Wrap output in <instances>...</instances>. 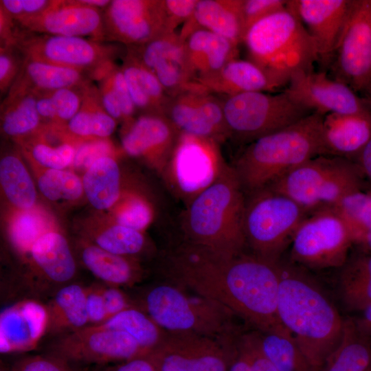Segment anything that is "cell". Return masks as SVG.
<instances>
[{"label":"cell","mask_w":371,"mask_h":371,"mask_svg":"<svg viewBox=\"0 0 371 371\" xmlns=\"http://www.w3.org/2000/svg\"><path fill=\"white\" fill-rule=\"evenodd\" d=\"M371 139V107L356 113H332L322 124L323 153L355 161Z\"/></svg>","instance_id":"obj_24"},{"label":"cell","mask_w":371,"mask_h":371,"mask_svg":"<svg viewBox=\"0 0 371 371\" xmlns=\"http://www.w3.org/2000/svg\"><path fill=\"white\" fill-rule=\"evenodd\" d=\"M265 356L278 371H312L291 333L283 326L268 332L258 331Z\"/></svg>","instance_id":"obj_37"},{"label":"cell","mask_w":371,"mask_h":371,"mask_svg":"<svg viewBox=\"0 0 371 371\" xmlns=\"http://www.w3.org/2000/svg\"><path fill=\"white\" fill-rule=\"evenodd\" d=\"M242 5L243 0H198L179 33L181 39L183 42L193 32L205 30L238 46L245 35Z\"/></svg>","instance_id":"obj_26"},{"label":"cell","mask_w":371,"mask_h":371,"mask_svg":"<svg viewBox=\"0 0 371 371\" xmlns=\"http://www.w3.org/2000/svg\"><path fill=\"white\" fill-rule=\"evenodd\" d=\"M36 133L38 136L33 138L31 143L26 144L31 157L36 162L54 170H63L73 163L77 148L73 140L53 145L45 140L41 133L42 137L38 131Z\"/></svg>","instance_id":"obj_45"},{"label":"cell","mask_w":371,"mask_h":371,"mask_svg":"<svg viewBox=\"0 0 371 371\" xmlns=\"http://www.w3.org/2000/svg\"><path fill=\"white\" fill-rule=\"evenodd\" d=\"M10 369L11 371H74L69 361L49 352L20 358Z\"/></svg>","instance_id":"obj_48"},{"label":"cell","mask_w":371,"mask_h":371,"mask_svg":"<svg viewBox=\"0 0 371 371\" xmlns=\"http://www.w3.org/2000/svg\"><path fill=\"white\" fill-rule=\"evenodd\" d=\"M120 67L137 112L140 114L164 115L170 98L155 74L126 48Z\"/></svg>","instance_id":"obj_29"},{"label":"cell","mask_w":371,"mask_h":371,"mask_svg":"<svg viewBox=\"0 0 371 371\" xmlns=\"http://www.w3.org/2000/svg\"><path fill=\"white\" fill-rule=\"evenodd\" d=\"M102 371H158L149 355L122 361Z\"/></svg>","instance_id":"obj_58"},{"label":"cell","mask_w":371,"mask_h":371,"mask_svg":"<svg viewBox=\"0 0 371 371\" xmlns=\"http://www.w3.org/2000/svg\"><path fill=\"white\" fill-rule=\"evenodd\" d=\"M238 341L249 363V371H278L262 352L258 332L240 333Z\"/></svg>","instance_id":"obj_51"},{"label":"cell","mask_w":371,"mask_h":371,"mask_svg":"<svg viewBox=\"0 0 371 371\" xmlns=\"http://www.w3.org/2000/svg\"><path fill=\"white\" fill-rule=\"evenodd\" d=\"M366 100H368V103L371 106V90L368 91L366 94H365V97Z\"/></svg>","instance_id":"obj_63"},{"label":"cell","mask_w":371,"mask_h":371,"mask_svg":"<svg viewBox=\"0 0 371 371\" xmlns=\"http://www.w3.org/2000/svg\"><path fill=\"white\" fill-rule=\"evenodd\" d=\"M109 74L120 103L123 122H128L135 117L137 111L131 98L120 65L113 64Z\"/></svg>","instance_id":"obj_54"},{"label":"cell","mask_w":371,"mask_h":371,"mask_svg":"<svg viewBox=\"0 0 371 371\" xmlns=\"http://www.w3.org/2000/svg\"><path fill=\"white\" fill-rule=\"evenodd\" d=\"M86 310L88 326L100 325L108 319L101 284L87 286Z\"/></svg>","instance_id":"obj_55"},{"label":"cell","mask_w":371,"mask_h":371,"mask_svg":"<svg viewBox=\"0 0 371 371\" xmlns=\"http://www.w3.org/2000/svg\"><path fill=\"white\" fill-rule=\"evenodd\" d=\"M323 117L313 112L247 144L232 166L245 194L268 187L306 161L324 155Z\"/></svg>","instance_id":"obj_4"},{"label":"cell","mask_w":371,"mask_h":371,"mask_svg":"<svg viewBox=\"0 0 371 371\" xmlns=\"http://www.w3.org/2000/svg\"><path fill=\"white\" fill-rule=\"evenodd\" d=\"M339 290L345 308L361 313L371 306V252L361 251L349 255L340 268Z\"/></svg>","instance_id":"obj_34"},{"label":"cell","mask_w":371,"mask_h":371,"mask_svg":"<svg viewBox=\"0 0 371 371\" xmlns=\"http://www.w3.org/2000/svg\"><path fill=\"white\" fill-rule=\"evenodd\" d=\"M103 18L106 41L126 47L141 45L169 33L163 0H113Z\"/></svg>","instance_id":"obj_17"},{"label":"cell","mask_w":371,"mask_h":371,"mask_svg":"<svg viewBox=\"0 0 371 371\" xmlns=\"http://www.w3.org/2000/svg\"><path fill=\"white\" fill-rule=\"evenodd\" d=\"M93 240V244L109 252L133 258L146 247L142 232L119 224L94 234Z\"/></svg>","instance_id":"obj_42"},{"label":"cell","mask_w":371,"mask_h":371,"mask_svg":"<svg viewBox=\"0 0 371 371\" xmlns=\"http://www.w3.org/2000/svg\"><path fill=\"white\" fill-rule=\"evenodd\" d=\"M198 0H163L166 16V27L168 32H174L175 29L192 16Z\"/></svg>","instance_id":"obj_53"},{"label":"cell","mask_w":371,"mask_h":371,"mask_svg":"<svg viewBox=\"0 0 371 371\" xmlns=\"http://www.w3.org/2000/svg\"><path fill=\"white\" fill-rule=\"evenodd\" d=\"M267 188L289 196L310 214L333 208L348 194L366 188L355 161L325 155L306 161Z\"/></svg>","instance_id":"obj_7"},{"label":"cell","mask_w":371,"mask_h":371,"mask_svg":"<svg viewBox=\"0 0 371 371\" xmlns=\"http://www.w3.org/2000/svg\"><path fill=\"white\" fill-rule=\"evenodd\" d=\"M245 196L243 228L246 246L258 256L280 261L310 213L289 196L268 188Z\"/></svg>","instance_id":"obj_8"},{"label":"cell","mask_w":371,"mask_h":371,"mask_svg":"<svg viewBox=\"0 0 371 371\" xmlns=\"http://www.w3.org/2000/svg\"><path fill=\"white\" fill-rule=\"evenodd\" d=\"M354 0H291V4L313 39L319 61L328 65Z\"/></svg>","instance_id":"obj_22"},{"label":"cell","mask_w":371,"mask_h":371,"mask_svg":"<svg viewBox=\"0 0 371 371\" xmlns=\"http://www.w3.org/2000/svg\"><path fill=\"white\" fill-rule=\"evenodd\" d=\"M100 325L127 333L150 354L160 344L167 333L137 306L124 310Z\"/></svg>","instance_id":"obj_39"},{"label":"cell","mask_w":371,"mask_h":371,"mask_svg":"<svg viewBox=\"0 0 371 371\" xmlns=\"http://www.w3.org/2000/svg\"><path fill=\"white\" fill-rule=\"evenodd\" d=\"M117 121L104 108L98 87L92 81L82 88V102L78 113L64 128L72 138L85 141L104 139L116 128Z\"/></svg>","instance_id":"obj_32"},{"label":"cell","mask_w":371,"mask_h":371,"mask_svg":"<svg viewBox=\"0 0 371 371\" xmlns=\"http://www.w3.org/2000/svg\"><path fill=\"white\" fill-rule=\"evenodd\" d=\"M209 91H190L170 98L164 115L182 133L221 142L229 139L222 98Z\"/></svg>","instance_id":"obj_20"},{"label":"cell","mask_w":371,"mask_h":371,"mask_svg":"<svg viewBox=\"0 0 371 371\" xmlns=\"http://www.w3.org/2000/svg\"><path fill=\"white\" fill-rule=\"evenodd\" d=\"M51 2L52 0H1L0 7L19 23L40 14Z\"/></svg>","instance_id":"obj_52"},{"label":"cell","mask_w":371,"mask_h":371,"mask_svg":"<svg viewBox=\"0 0 371 371\" xmlns=\"http://www.w3.org/2000/svg\"><path fill=\"white\" fill-rule=\"evenodd\" d=\"M113 152V145L107 138L84 141L77 146L72 164L76 168L86 171L98 159L112 156Z\"/></svg>","instance_id":"obj_49"},{"label":"cell","mask_w":371,"mask_h":371,"mask_svg":"<svg viewBox=\"0 0 371 371\" xmlns=\"http://www.w3.org/2000/svg\"><path fill=\"white\" fill-rule=\"evenodd\" d=\"M16 23L27 32L106 42L103 10L81 5L76 0H52L42 12Z\"/></svg>","instance_id":"obj_19"},{"label":"cell","mask_w":371,"mask_h":371,"mask_svg":"<svg viewBox=\"0 0 371 371\" xmlns=\"http://www.w3.org/2000/svg\"><path fill=\"white\" fill-rule=\"evenodd\" d=\"M0 371H11V370H10V369H8L6 367H5V366L2 365V363H1Z\"/></svg>","instance_id":"obj_64"},{"label":"cell","mask_w":371,"mask_h":371,"mask_svg":"<svg viewBox=\"0 0 371 371\" xmlns=\"http://www.w3.org/2000/svg\"><path fill=\"white\" fill-rule=\"evenodd\" d=\"M42 126L36 106V92L10 89L1 103V128L3 134L23 141Z\"/></svg>","instance_id":"obj_33"},{"label":"cell","mask_w":371,"mask_h":371,"mask_svg":"<svg viewBox=\"0 0 371 371\" xmlns=\"http://www.w3.org/2000/svg\"><path fill=\"white\" fill-rule=\"evenodd\" d=\"M352 319L359 333L371 339V306L360 313L358 317Z\"/></svg>","instance_id":"obj_60"},{"label":"cell","mask_w":371,"mask_h":371,"mask_svg":"<svg viewBox=\"0 0 371 371\" xmlns=\"http://www.w3.org/2000/svg\"><path fill=\"white\" fill-rule=\"evenodd\" d=\"M190 296L180 287L159 284L146 289L137 307L168 332L190 333L224 338L238 333L235 315L222 305L196 294Z\"/></svg>","instance_id":"obj_6"},{"label":"cell","mask_w":371,"mask_h":371,"mask_svg":"<svg viewBox=\"0 0 371 371\" xmlns=\"http://www.w3.org/2000/svg\"><path fill=\"white\" fill-rule=\"evenodd\" d=\"M368 190L371 191V139L354 161Z\"/></svg>","instance_id":"obj_59"},{"label":"cell","mask_w":371,"mask_h":371,"mask_svg":"<svg viewBox=\"0 0 371 371\" xmlns=\"http://www.w3.org/2000/svg\"><path fill=\"white\" fill-rule=\"evenodd\" d=\"M289 1L286 0H243L242 13L245 34L258 21L285 9Z\"/></svg>","instance_id":"obj_50"},{"label":"cell","mask_w":371,"mask_h":371,"mask_svg":"<svg viewBox=\"0 0 371 371\" xmlns=\"http://www.w3.org/2000/svg\"><path fill=\"white\" fill-rule=\"evenodd\" d=\"M76 1L81 5L104 10L111 3L110 0H76Z\"/></svg>","instance_id":"obj_61"},{"label":"cell","mask_w":371,"mask_h":371,"mask_svg":"<svg viewBox=\"0 0 371 371\" xmlns=\"http://www.w3.org/2000/svg\"><path fill=\"white\" fill-rule=\"evenodd\" d=\"M333 208L348 227L353 244L359 246L371 225V191L367 188L355 190Z\"/></svg>","instance_id":"obj_41"},{"label":"cell","mask_w":371,"mask_h":371,"mask_svg":"<svg viewBox=\"0 0 371 371\" xmlns=\"http://www.w3.org/2000/svg\"><path fill=\"white\" fill-rule=\"evenodd\" d=\"M91 81L84 71L24 58L21 71L10 89L49 91L80 87Z\"/></svg>","instance_id":"obj_31"},{"label":"cell","mask_w":371,"mask_h":371,"mask_svg":"<svg viewBox=\"0 0 371 371\" xmlns=\"http://www.w3.org/2000/svg\"><path fill=\"white\" fill-rule=\"evenodd\" d=\"M80 258L86 268L106 285L130 287L143 277L135 258L112 254L93 243L82 244Z\"/></svg>","instance_id":"obj_30"},{"label":"cell","mask_w":371,"mask_h":371,"mask_svg":"<svg viewBox=\"0 0 371 371\" xmlns=\"http://www.w3.org/2000/svg\"><path fill=\"white\" fill-rule=\"evenodd\" d=\"M87 286L71 282L60 288L46 303L47 335L53 338L89 326L86 310Z\"/></svg>","instance_id":"obj_28"},{"label":"cell","mask_w":371,"mask_h":371,"mask_svg":"<svg viewBox=\"0 0 371 371\" xmlns=\"http://www.w3.org/2000/svg\"><path fill=\"white\" fill-rule=\"evenodd\" d=\"M49 231L41 213L30 209L21 210L14 216L10 227V237L21 254H27L33 244Z\"/></svg>","instance_id":"obj_43"},{"label":"cell","mask_w":371,"mask_h":371,"mask_svg":"<svg viewBox=\"0 0 371 371\" xmlns=\"http://www.w3.org/2000/svg\"><path fill=\"white\" fill-rule=\"evenodd\" d=\"M229 138L247 145L313 113L280 93L247 92L222 98Z\"/></svg>","instance_id":"obj_9"},{"label":"cell","mask_w":371,"mask_h":371,"mask_svg":"<svg viewBox=\"0 0 371 371\" xmlns=\"http://www.w3.org/2000/svg\"><path fill=\"white\" fill-rule=\"evenodd\" d=\"M219 142L186 133H180L164 170L168 184L187 203L211 186L227 164Z\"/></svg>","instance_id":"obj_12"},{"label":"cell","mask_w":371,"mask_h":371,"mask_svg":"<svg viewBox=\"0 0 371 371\" xmlns=\"http://www.w3.org/2000/svg\"><path fill=\"white\" fill-rule=\"evenodd\" d=\"M18 30L16 21L0 7V47L14 46Z\"/></svg>","instance_id":"obj_57"},{"label":"cell","mask_w":371,"mask_h":371,"mask_svg":"<svg viewBox=\"0 0 371 371\" xmlns=\"http://www.w3.org/2000/svg\"><path fill=\"white\" fill-rule=\"evenodd\" d=\"M0 182L8 199L21 210H30L36 201L34 183L21 160L14 155L0 161Z\"/></svg>","instance_id":"obj_40"},{"label":"cell","mask_w":371,"mask_h":371,"mask_svg":"<svg viewBox=\"0 0 371 371\" xmlns=\"http://www.w3.org/2000/svg\"><path fill=\"white\" fill-rule=\"evenodd\" d=\"M84 86L36 91L37 111L42 123L45 122V126L65 127L81 106Z\"/></svg>","instance_id":"obj_38"},{"label":"cell","mask_w":371,"mask_h":371,"mask_svg":"<svg viewBox=\"0 0 371 371\" xmlns=\"http://www.w3.org/2000/svg\"><path fill=\"white\" fill-rule=\"evenodd\" d=\"M359 246L361 249L371 252V225L366 231Z\"/></svg>","instance_id":"obj_62"},{"label":"cell","mask_w":371,"mask_h":371,"mask_svg":"<svg viewBox=\"0 0 371 371\" xmlns=\"http://www.w3.org/2000/svg\"><path fill=\"white\" fill-rule=\"evenodd\" d=\"M247 59L287 87L293 74L313 70L319 61L315 43L293 10L287 7L254 24L243 43Z\"/></svg>","instance_id":"obj_5"},{"label":"cell","mask_w":371,"mask_h":371,"mask_svg":"<svg viewBox=\"0 0 371 371\" xmlns=\"http://www.w3.org/2000/svg\"><path fill=\"white\" fill-rule=\"evenodd\" d=\"M153 211L146 200L128 195L122 201L115 212L117 224L142 232L151 223Z\"/></svg>","instance_id":"obj_46"},{"label":"cell","mask_w":371,"mask_h":371,"mask_svg":"<svg viewBox=\"0 0 371 371\" xmlns=\"http://www.w3.org/2000/svg\"><path fill=\"white\" fill-rule=\"evenodd\" d=\"M333 79L364 95L371 90V0H354L328 64Z\"/></svg>","instance_id":"obj_14"},{"label":"cell","mask_w":371,"mask_h":371,"mask_svg":"<svg viewBox=\"0 0 371 371\" xmlns=\"http://www.w3.org/2000/svg\"><path fill=\"white\" fill-rule=\"evenodd\" d=\"M353 244L346 223L334 208L309 214L293 235L292 263L311 269L341 268Z\"/></svg>","instance_id":"obj_10"},{"label":"cell","mask_w":371,"mask_h":371,"mask_svg":"<svg viewBox=\"0 0 371 371\" xmlns=\"http://www.w3.org/2000/svg\"><path fill=\"white\" fill-rule=\"evenodd\" d=\"M278 315L312 371H319L339 346L346 320L315 283L293 263L280 262Z\"/></svg>","instance_id":"obj_2"},{"label":"cell","mask_w":371,"mask_h":371,"mask_svg":"<svg viewBox=\"0 0 371 371\" xmlns=\"http://www.w3.org/2000/svg\"><path fill=\"white\" fill-rule=\"evenodd\" d=\"M14 46L24 58L74 68L85 72L90 78L97 70L115 62L122 52L116 43L34 33L19 27Z\"/></svg>","instance_id":"obj_11"},{"label":"cell","mask_w":371,"mask_h":371,"mask_svg":"<svg viewBox=\"0 0 371 371\" xmlns=\"http://www.w3.org/2000/svg\"><path fill=\"white\" fill-rule=\"evenodd\" d=\"M38 187L51 201H74L79 199L84 191L82 180L73 172L63 170H47L39 177Z\"/></svg>","instance_id":"obj_44"},{"label":"cell","mask_w":371,"mask_h":371,"mask_svg":"<svg viewBox=\"0 0 371 371\" xmlns=\"http://www.w3.org/2000/svg\"><path fill=\"white\" fill-rule=\"evenodd\" d=\"M82 182L88 201L98 210L111 207L120 198V168L112 156L95 161L85 171Z\"/></svg>","instance_id":"obj_35"},{"label":"cell","mask_w":371,"mask_h":371,"mask_svg":"<svg viewBox=\"0 0 371 371\" xmlns=\"http://www.w3.org/2000/svg\"><path fill=\"white\" fill-rule=\"evenodd\" d=\"M319 371H371V339L359 333L352 318L346 319L339 346Z\"/></svg>","instance_id":"obj_36"},{"label":"cell","mask_w":371,"mask_h":371,"mask_svg":"<svg viewBox=\"0 0 371 371\" xmlns=\"http://www.w3.org/2000/svg\"><path fill=\"white\" fill-rule=\"evenodd\" d=\"M24 61L15 46L0 47V93L6 95L18 78Z\"/></svg>","instance_id":"obj_47"},{"label":"cell","mask_w":371,"mask_h":371,"mask_svg":"<svg viewBox=\"0 0 371 371\" xmlns=\"http://www.w3.org/2000/svg\"><path fill=\"white\" fill-rule=\"evenodd\" d=\"M162 265L172 283L222 305L258 331L282 326L277 308L280 261L253 253L227 256L183 240L167 251Z\"/></svg>","instance_id":"obj_1"},{"label":"cell","mask_w":371,"mask_h":371,"mask_svg":"<svg viewBox=\"0 0 371 371\" xmlns=\"http://www.w3.org/2000/svg\"><path fill=\"white\" fill-rule=\"evenodd\" d=\"M124 124L121 139L124 152L164 171L181 133L161 114H139Z\"/></svg>","instance_id":"obj_21"},{"label":"cell","mask_w":371,"mask_h":371,"mask_svg":"<svg viewBox=\"0 0 371 371\" xmlns=\"http://www.w3.org/2000/svg\"><path fill=\"white\" fill-rule=\"evenodd\" d=\"M27 254L32 269L21 281L20 288L29 298L51 297L60 288L71 283L76 276V264L69 245L57 232L50 230L43 234Z\"/></svg>","instance_id":"obj_16"},{"label":"cell","mask_w":371,"mask_h":371,"mask_svg":"<svg viewBox=\"0 0 371 371\" xmlns=\"http://www.w3.org/2000/svg\"><path fill=\"white\" fill-rule=\"evenodd\" d=\"M48 352L71 363L89 364L122 362L150 355L127 333L100 325L54 337Z\"/></svg>","instance_id":"obj_15"},{"label":"cell","mask_w":371,"mask_h":371,"mask_svg":"<svg viewBox=\"0 0 371 371\" xmlns=\"http://www.w3.org/2000/svg\"><path fill=\"white\" fill-rule=\"evenodd\" d=\"M197 81L209 92L222 96L247 92L273 93L286 87L256 64L239 58Z\"/></svg>","instance_id":"obj_25"},{"label":"cell","mask_w":371,"mask_h":371,"mask_svg":"<svg viewBox=\"0 0 371 371\" xmlns=\"http://www.w3.org/2000/svg\"><path fill=\"white\" fill-rule=\"evenodd\" d=\"M48 313L46 303L23 298L4 308L0 315L1 354L25 352L35 349L46 336Z\"/></svg>","instance_id":"obj_23"},{"label":"cell","mask_w":371,"mask_h":371,"mask_svg":"<svg viewBox=\"0 0 371 371\" xmlns=\"http://www.w3.org/2000/svg\"><path fill=\"white\" fill-rule=\"evenodd\" d=\"M101 291L108 319L124 310L136 306L135 302L120 287L104 284L101 285Z\"/></svg>","instance_id":"obj_56"},{"label":"cell","mask_w":371,"mask_h":371,"mask_svg":"<svg viewBox=\"0 0 371 371\" xmlns=\"http://www.w3.org/2000/svg\"><path fill=\"white\" fill-rule=\"evenodd\" d=\"M238 335L215 338L167 331L148 355L158 371H228Z\"/></svg>","instance_id":"obj_13"},{"label":"cell","mask_w":371,"mask_h":371,"mask_svg":"<svg viewBox=\"0 0 371 371\" xmlns=\"http://www.w3.org/2000/svg\"><path fill=\"white\" fill-rule=\"evenodd\" d=\"M284 91L297 103L322 115L356 113L371 107L347 85L330 78L325 71H298Z\"/></svg>","instance_id":"obj_18"},{"label":"cell","mask_w":371,"mask_h":371,"mask_svg":"<svg viewBox=\"0 0 371 371\" xmlns=\"http://www.w3.org/2000/svg\"><path fill=\"white\" fill-rule=\"evenodd\" d=\"M189 69L196 80L212 74L238 58V46L205 30L191 33L183 41Z\"/></svg>","instance_id":"obj_27"},{"label":"cell","mask_w":371,"mask_h":371,"mask_svg":"<svg viewBox=\"0 0 371 371\" xmlns=\"http://www.w3.org/2000/svg\"><path fill=\"white\" fill-rule=\"evenodd\" d=\"M245 194L232 166L190 201L181 218L184 240L227 256L244 252Z\"/></svg>","instance_id":"obj_3"}]
</instances>
